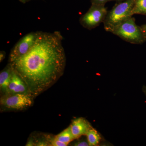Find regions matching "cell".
<instances>
[{
  "instance_id": "1",
  "label": "cell",
  "mask_w": 146,
  "mask_h": 146,
  "mask_svg": "<svg viewBox=\"0 0 146 146\" xmlns=\"http://www.w3.org/2000/svg\"><path fill=\"white\" fill-rule=\"evenodd\" d=\"M60 32L38 31L26 54L10 63L36 97L48 89L64 73L66 56Z\"/></svg>"
},
{
  "instance_id": "2",
  "label": "cell",
  "mask_w": 146,
  "mask_h": 146,
  "mask_svg": "<svg viewBox=\"0 0 146 146\" xmlns=\"http://www.w3.org/2000/svg\"><path fill=\"white\" fill-rule=\"evenodd\" d=\"M134 2L135 0H125L114 7L104 21L105 30L112 33L121 24L132 17Z\"/></svg>"
},
{
  "instance_id": "3",
  "label": "cell",
  "mask_w": 146,
  "mask_h": 146,
  "mask_svg": "<svg viewBox=\"0 0 146 146\" xmlns=\"http://www.w3.org/2000/svg\"><path fill=\"white\" fill-rule=\"evenodd\" d=\"M112 33L132 44L142 43L145 37L132 17L119 25Z\"/></svg>"
},
{
  "instance_id": "4",
  "label": "cell",
  "mask_w": 146,
  "mask_h": 146,
  "mask_svg": "<svg viewBox=\"0 0 146 146\" xmlns=\"http://www.w3.org/2000/svg\"><path fill=\"white\" fill-rule=\"evenodd\" d=\"M108 11L104 5H92L91 8L80 19L82 26L91 29L104 21Z\"/></svg>"
},
{
  "instance_id": "5",
  "label": "cell",
  "mask_w": 146,
  "mask_h": 146,
  "mask_svg": "<svg viewBox=\"0 0 146 146\" xmlns=\"http://www.w3.org/2000/svg\"><path fill=\"white\" fill-rule=\"evenodd\" d=\"M34 97L31 94H17L6 95L0 100L1 105L8 109L19 110L31 106Z\"/></svg>"
},
{
  "instance_id": "6",
  "label": "cell",
  "mask_w": 146,
  "mask_h": 146,
  "mask_svg": "<svg viewBox=\"0 0 146 146\" xmlns=\"http://www.w3.org/2000/svg\"><path fill=\"white\" fill-rule=\"evenodd\" d=\"M37 34L38 32L30 33L18 41L11 50L9 58V63H12L29 52L34 44Z\"/></svg>"
},
{
  "instance_id": "7",
  "label": "cell",
  "mask_w": 146,
  "mask_h": 146,
  "mask_svg": "<svg viewBox=\"0 0 146 146\" xmlns=\"http://www.w3.org/2000/svg\"><path fill=\"white\" fill-rule=\"evenodd\" d=\"M17 94H31L26 83L13 69L12 76L5 95Z\"/></svg>"
},
{
  "instance_id": "8",
  "label": "cell",
  "mask_w": 146,
  "mask_h": 146,
  "mask_svg": "<svg viewBox=\"0 0 146 146\" xmlns=\"http://www.w3.org/2000/svg\"><path fill=\"white\" fill-rule=\"evenodd\" d=\"M71 130L75 139L78 138L86 133L92 127L86 119L79 118L74 120L71 124Z\"/></svg>"
},
{
  "instance_id": "9",
  "label": "cell",
  "mask_w": 146,
  "mask_h": 146,
  "mask_svg": "<svg viewBox=\"0 0 146 146\" xmlns=\"http://www.w3.org/2000/svg\"><path fill=\"white\" fill-rule=\"evenodd\" d=\"M13 68L9 63L8 65L0 73V89L5 95L12 76Z\"/></svg>"
},
{
  "instance_id": "10",
  "label": "cell",
  "mask_w": 146,
  "mask_h": 146,
  "mask_svg": "<svg viewBox=\"0 0 146 146\" xmlns=\"http://www.w3.org/2000/svg\"><path fill=\"white\" fill-rule=\"evenodd\" d=\"M54 138L58 141L68 144L75 139L71 130L70 125L65 129L61 133L55 136Z\"/></svg>"
},
{
  "instance_id": "11",
  "label": "cell",
  "mask_w": 146,
  "mask_h": 146,
  "mask_svg": "<svg viewBox=\"0 0 146 146\" xmlns=\"http://www.w3.org/2000/svg\"><path fill=\"white\" fill-rule=\"evenodd\" d=\"M86 135L89 146H97L101 140L100 136L95 129L91 127L88 131Z\"/></svg>"
},
{
  "instance_id": "12",
  "label": "cell",
  "mask_w": 146,
  "mask_h": 146,
  "mask_svg": "<svg viewBox=\"0 0 146 146\" xmlns=\"http://www.w3.org/2000/svg\"><path fill=\"white\" fill-rule=\"evenodd\" d=\"M133 14H143L146 15V0H135L132 10Z\"/></svg>"
},
{
  "instance_id": "13",
  "label": "cell",
  "mask_w": 146,
  "mask_h": 146,
  "mask_svg": "<svg viewBox=\"0 0 146 146\" xmlns=\"http://www.w3.org/2000/svg\"><path fill=\"white\" fill-rule=\"evenodd\" d=\"M50 145L52 146H68V145L64 142L58 141L54 138L50 140Z\"/></svg>"
},
{
  "instance_id": "14",
  "label": "cell",
  "mask_w": 146,
  "mask_h": 146,
  "mask_svg": "<svg viewBox=\"0 0 146 146\" xmlns=\"http://www.w3.org/2000/svg\"><path fill=\"white\" fill-rule=\"evenodd\" d=\"M111 0H91L92 5H104L105 3Z\"/></svg>"
},
{
  "instance_id": "15",
  "label": "cell",
  "mask_w": 146,
  "mask_h": 146,
  "mask_svg": "<svg viewBox=\"0 0 146 146\" xmlns=\"http://www.w3.org/2000/svg\"><path fill=\"white\" fill-rule=\"evenodd\" d=\"M74 146H89L88 142L86 141H81L78 142L74 144Z\"/></svg>"
},
{
  "instance_id": "16",
  "label": "cell",
  "mask_w": 146,
  "mask_h": 146,
  "mask_svg": "<svg viewBox=\"0 0 146 146\" xmlns=\"http://www.w3.org/2000/svg\"><path fill=\"white\" fill-rule=\"evenodd\" d=\"M5 56V52L4 51H1L0 52V61L1 62L4 59Z\"/></svg>"
},
{
  "instance_id": "17",
  "label": "cell",
  "mask_w": 146,
  "mask_h": 146,
  "mask_svg": "<svg viewBox=\"0 0 146 146\" xmlns=\"http://www.w3.org/2000/svg\"><path fill=\"white\" fill-rule=\"evenodd\" d=\"M141 28L144 35H145V37H146V25L142 26Z\"/></svg>"
},
{
  "instance_id": "18",
  "label": "cell",
  "mask_w": 146,
  "mask_h": 146,
  "mask_svg": "<svg viewBox=\"0 0 146 146\" xmlns=\"http://www.w3.org/2000/svg\"><path fill=\"white\" fill-rule=\"evenodd\" d=\"M143 89L144 92L145 93V94L146 96V87L144 86Z\"/></svg>"
},
{
  "instance_id": "19",
  "label": "cell",
  "mask_w": 146,
  "mask_h": 146,
  "mask_svg": "<svg viewBox=\"0 0 146 146\" xmlns=\"http://www.w3.org/2000/svg\"><path fill=\"white\" fill-rule=\"evenodd\" d=\"M20 1H21V2H22L25 3L27 1H29V0H20Z\"/></svg>"
},
{
  "instance_id": "20",
  "label": "cell",
  "mask_w": 146,
  "mask_h": 146,
  "mask_svg": "<svg viewBox=\"0 0 146 146\" xmlns=\"http://www.w3.org/2000/svg\"><path fill=\"white\" fill-rule=\"evenodd\" d=\"M119 1H123V0H119Z\"/></svg>"
}]
</instances>
